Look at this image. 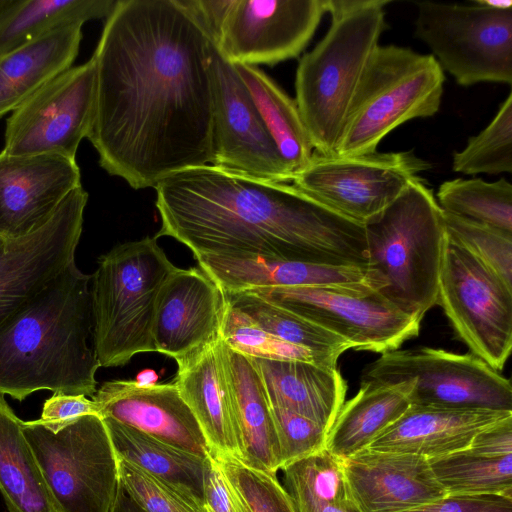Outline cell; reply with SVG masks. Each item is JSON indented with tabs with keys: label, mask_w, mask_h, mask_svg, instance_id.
<instances>
[{
	"label": "cell",
	"mask_w": 512,
	"mask_h": 512,
	"mask_svg": "<svg viewBox=\"0 0 512 512\" xmlns=\"http://www.w3.org/2000/svg\"><path fill=\"white\" fill-rule=\"evenodd\" d=\"M92 58L101 168L143 189L211 165L210 39L178 0H118Z\"/></svg>",
	"instance_id": "obj_1"
},
{
	"label": "cell",
	"mask_w": 512,
	"mask_h": 512,
	"mask_svg": "<svg viewBox=\"0 0 512 512\" xmlns=\"http://www.w3.org/2000/svg\"><path fill=\"white\" fill-rule=\"evenodd\" d=\"M161 227L200 256H261L367 267L365 227L293 184L213 165L179 171L156 186Z\"/></svg>",
	"instance_id": "obj_2"
},
{
	"label": "cell",
	"mask_w": 512,
	"mask_h": 512,
	"mask_svg": "<svg viewBox=\"0 0 512 512\" xmlns=\"http://www.w3.org/2000/svg\"><path fill=\"white\" fill-rule=\"evenodd\" d=\"M91 279L73 261L0 326L1 394H95Z\"/></svg>",
	"instance_id": "obj_3"
},
{
	"label": "cell",
	"mask_w": 512,
	"mask_h": 512,
	"mask_svg": "<svg viewBox=\"0 0 512 512\" xmlns=\"http://www.w3.org/2000/svg\"><path fill=\"white\" fill-rule=\"evenodd\" d=\"M388 0H327L331 24L299 60L295 101L314 151L334 156L349 110L386 28Z\"/></svg>",
	"instance_id": "obj_4"
},
{
	"label": "cell",
	"mask_w": 512,
	"mask_h": 512,
	"mask_svg": "<svg viewBox=\"0 0 512 512\" xmlns=\"http://www.w3.org/2000/svg\"><path fill=\"white\" fill-rule=\"evenodd\" d=\"M367 267L384 281L379 291L406 315L422 321L437 305L446 232L443 211L420 177L364 225Z\"/></svg>",
	"instance_id": "obj_5"
},
{
	"label": "cell",
	"mask_w": 512,
	"mask_h": 512,
	"mask_svg": "<svg viewBox=\"0 0 512 512\" xmlns=\"http://www.w3.org/2000/svg\"><path fill=\"white\" fill-rule=\"evenodd\" d=\"M176 269L155 237L112 248L98 259L91 279L93 346L100 367L126 365L156 352L152 329L156 301Z\"/></svg>",
	"instance_id": "obj_6"
},
{
	"label": "cell",
	"mask_w": 512,
	"mask_h": 512,
	"mask_svg": "<svg viewBox=\"0 0 512 512\" xmlns=\"http://www.w3.org/2000/svg\"><path fill=\"white\" fill-rule=\"evenodd\" d=\"M445 75L431 54L385 45L375 51L349 110L334 156L376 152L401 124L435 115Z\"/></svg>",
	"instance_id": "obj_7"
},
{
	"label": "cell",
	"mask_w": 512,
	"mask_h": 512,
	"mask_svg": "<svg viewBox=\"0 0 512 512\" xmlns=\"http://www.w3.org/2000/svg\"><path fill=\"white\" fill-rule=\"evenodd\" d=\"M55 512H110L118 486V458L101 416L61 423L23 422Z\"/></svg>",
	"instance_id": "obj_8"
},
{
	"label": "cell",
	"mask_w": 512,
	"mask_h": 512,
	"mask_svg": "<svg viewBox=\"0 0 512 512\" xmlns=\"http://www.w3.org/2000/svg\"><path fill=\"white\" fill-rule=\"evenodd\" d=\"M360 380V385L405 382L412 406L512 412L509 380L472 353L398 348L369 363Z\"/></svg>",
	"instance_id": "obj_9"
},
{
	"label": "cell",
	"mask_w": 512,
	"mask_h": 512,
	"mask_svg": "<svg viewBox=\"0 0 512 512\" xmlns=\"http://www.w3.org/2000/svg\"><path fill=\"white\" fill-rule=\"evenodd\" d=\"M415 36L463 87L512 84V9L421 1Z\"/></svg>",
	"instance_id": "obj_10"
},
{
	"label": "cell",
	"mask_w": 512,
	"mask_h": 512,
	"mask_svg": "<svg viewBox=\"0 0 512 512\" xmlns=\"http://www.w3.org/2000/svg\"><path fill=\"white\" fill-rule=\"evenodd\" d=\"M437 304L471 353L501 371L512 349V286L447 235Z\"/></svg>",
	"instance_id": "obj_11"
},
{
	"label": "cell",
	"mask_w": 512,
	"mask_h": 512,
	"mask_svg": "<svg viewBox=\"0 0 512 512\" xmlns=\"http://www.w3.org/2000/svg\"><path fill=\"white\" fill-rule=\"evenodd\" d=\"M430 167L413 151H376L354 157L325 156L314 151L292 183L335 213L365 225Z\"/></svg>",
	"instance_id": "obj_12"
},
{
	"label": "cell",
	"mask_w": 512,
	"mask_h": 512,
	"mask_svg": "<svg viewBox=\"0 0 512 512\" xmlns=\"http://www.w3.org/2000/svg\"><path fill=\"white\" fill-rule=\"evenodd\" d=\"M96 67L91 57L71 67L13 110L6 121L3 152L59 154L75 160L94 119Z\"/></svg>",
	"instance_id": "obj_13"
},
{
	"label": "cell",
	"mask_w": 512,
	"mask_h": 512,
	"mask_svg": "<svg viewBox=\"0 0 512 512\" xmlns=\"http://www.w3.org/2000/svg\"><path fill=\"white\" fill-rule=\"evenodd\" d=\"M340 336L354 350L385 353L419 333L406 315L379 291L356 294L320 287H266L250 291Z\"/></svg>",
	"instance_id": "obj_14"
},
{
	"label": "cell",
	"mask_w": 512,
	"mask_h": 512,
	"mask_svg": "<svg viewBox=\"0 0 512 512\" xmlns=\"http://www.w3.org/2000/svg\"><path fill=\"white\" fill-rule=\"evenodd\" d=\"M210 71L213 88L211 165L257 179L292 182L293 177L234 63L211 39Z\"/></svg>",
	"instance_id": "obj_15"
},
{
	"label": "cell",
	"mask_w": 512,
	"mask_h": 512,
	"mask_svg": "<svg viewBox=\"0 0 512 512\" xmlns=\"http://www.w3.org/2000/svg\"><path fill=\"white\" fill-rule=\"evenodd\" d=\"M326 13L327 0H231L210 39L232 63L274 65L298 57Z\"/></svg>",
	"instance_id": "obj_16"
},
{
	"label": "cell",
	"mask_w": 512,
	"mask_h": 512,
	"mask_svg": "<svg viewBox=\"0 0 512 512\" xmlns=\"http://www.w3.org/2000/svg\"><path fill=\"white\" fill-rule=\"evenodd\" d=\"M87 201L80 186L37 231L16 239L0 235V326L75 261Z\"/></svg>",
	"instance_id": "obj_17"
},
{
	"label": "cell",
	"mask_w": 512,
	"mask_h": 512,
	"mask_svg": "<svg viewBox=\"0 0 512 512\" xmlns=\"http://www.w3.org/2000/svg\"><path fill=\"white\" fill-rule=\"evenodd\" d=\"M226 305L223 290L205 272L176 267L157 297L155 351L177 364L199 354L220 338Z\"/></svg>",
	"instance_id": "obj_18"
},
{
	"label": "cell",
	"mask_w": 512,
	"mask_h": 512,
	"mask_svg": "<svg viewBox=\"0 0 512 512\" xmlns=\"http://www.w3.org/2000/svg\"><path fill=\"white\" fill-rule=\"evenodd\" d=\"M81 185L76 160L59 154L0 153V235L21 238L45 225Z\"/></svg>",
	"instance_id": "obj_19"
},
{
	"label": "cell",
	"mask_w": 512,
	"mask_h": 512,
	"mask_svg": "<svg viewBox=\"0 0 512 512\" xmlns=\"http://www.w3.org/2000/svg\"><path fill=\"white\" fill-rule=\"evenodd\" d=\"M92 400L102 418L113 419L201 458L212 456L197 419L174 383L107 381Z\"/></svg>",
	"instance_id": "obj_20"
},
{
	"label": "cell",
	"mask_w": 512,
	"mask_h": 512,
	"mask_svg": "<svg viewBox=\"0 0 512 512\" xmlns=\"http://www.w3.org/2000/svg\"><path fill=\"white\" fill-rule=\"evenodd\" d=\"M200 269L223 292L266 287H320L356 294L381 291L384 281L368 267L282 261L261 256H200Z\"/></svg>",
	"instance_id": "obj_21"
},
{
	"label": "cell",
	"mask_w": 512,
	"mask_h": 512,
	"mask_svg": "<svg viewBox=\"0 0 512 512\" xmlns=\"http://www.w3.org/2000/svg\"><path fill=\"white\" fill-rule=\"evenodd\" d=\"M343 469L361 512H403L447 495L418 455L367 447L343 460Z\"/></svg>",
	"instance_id": "obj_22"
},
{
	"label": "cell",
	"mask_w": 512,
	"mask_h": 512,
	"mask_svg": "<svg viewBox=\"0 0 512 512\" xmlns=\"http://www.w3.org/2000/svg\"><path fill=\"white\" fill-rule=\"evenodd\" d=\"M177 366L174 385L197 419L212 457H229L241 462L221 338Z\"/></svg>",
	"instance_id": "obj_23"
},
{
	"label": "cell",
	"mask_w": 512,
	"mask_h": 512,
	"mask_svg": "<svg viewBox=\"0 0 512 512\" xmlns=\"http://www.w3.org/2000/svg\"><path fill=\"white\" fill-rule=\"evenodd\" d=\"M512 412L410 406L368 448L427 459L465 450L485 428Z\"/></svg>",
	"instance_id": "obj_24"
},
{
	"label": "cell",
	"mask_w": 512,
	"mask_h": 512,
	"mask_svg": "<svg viewBox=\"0 0 512 512\" xmlns=\"http://www.w3.org/2000/svg\"><path fill=\"white\" fill-rule=\"evenodd\" d=\"M249 359L271 405L300 414L329 432L347 393V383L337 366L299 360Z\"/></svg>",
	"instance_id": "obj_25"
},
{
	"label": "cell",
	"mask_w": 512,
	"mask_h": 512,
	"mask_svg": "<svg viewBox=\"0 0 512 512\" xmlns=\"http://www.w3.org/2000/svg\"><path fill=\"white\" fill-rule=\"evenodd\" d=\"M221 347L232 395L241 462L276 475L280 470L279 445L262 380L248 357L229 348L222 339Z\"/></svg>",
	"instance_id": "obj_26"
},
{
	"label": "cell",
	"mask_w": 512,
	"mask_h": 512,
	"mask_svg": "<svg viewBox=\"0 0 512 512\" xmlns=\"http://www.w3.org/2000/svg\"><path fill=\"white\" fill-rule=\"evenodd\" d=\"M82 26H62L0 56V118L72 67Z\"/></svg>",
	"instance_id": "obj_27"
},
{
	"label": "cell",
	"mask_w": 512,
	"mask_h": 512,
	"mask_svg": "<svg viewBox=\"0 0 512 512\" xmlns=\"http://www.w3.org/2000/svg\"><path fill=\"white\" fill-rule=\"evenodd\" d=\"M411 406L405 382L392 385H360L345 401L327 434L326 449L341 460L369 447Z\"/></svg>",
	"instance_id": "obj_28"
},
{
	"label": "cell",
	"mask_w": 512,
	"mask_h": 512,
	"mask_svg": "<svg viewBox=\"0 0 512 512\" xmlns=\"http://www.w3.org/2000/svg\"><path fill=\"white\" fill-rule=\"evenodd\" d=\"M0 492L9 512H55L23 421L0 393Z\"/></svg>",
	"instance_id": "obj_29"
},
{
	"label": "cell",
	"mask_w": 512,
	"mask_h": 512,
	"mask_svg": "<svg viewBox=\"0 0 512 512\" xmlns=\"http://www.w3.org/2000/svg\"><path fill=\"white\" fill-rule=\"evenodd\" d=\"M118 0H0V56L65 25L107 18Z\"/></svg>",
	"instance_id": "obj_30"
},
{
	"label": "cell",
	"mask_w": 512,
	"mask_h": 512,
	"mask_svg": "<svg viewBox=\"0 0 512 512\" xmlns=\"http://www.w3.org/2000/svg\"><path fill=\"white\" fill-rule=\"evenodd\" d=\"M117 458L167 481L204 504L205 459L110 418H102Z\"/></svg>",
	"instance_id": "obj_31"
},
{
	"label": "cell",
	"mask_w": 512,
	"mask_h": 512,
	"mask_svg": "<svg viewBox=\"0 0 512 512\" xmlns=\"http://www.w3.org/2000/svg\"><path fill=\"white\" fill-rule=\"evenodd\" d=\"M247 86L279 154L294 178L309 163L314 148L295 99L258 67L234 63Z\"/></svg>",
	"instance_id": "obj_32"
},
{
	"label": "cell",
	"mask_w": 512,
	"mask_h": 512,
	"mask_svg": "<svg viewBox=\"0 0 512 512\" xmlns=\"http://www.w3.org/2000/svg\"><path fill=\"white\" fill-rule=\"evenodd\" d=\"M224 294L228 304L281 341L310 352L321 365L336 367L340 355L353 349L340 336L252 293Z\"/></svg>",
	"instance_id": "obj_33"
},
{
	"label": "cell",
	"mask_w": 512,
	"mask_h": 512,
	"mask_svg": "<svg viewBox=\"0 0 512 512\" xmlns=\"http://www.w3.org/2000/svg\"><path fill=\"white\" fill-rule=\"evenodd\" d=\"M284 488L297 512L353 501L343 469V460L326 448L281 469Z\"/></svg>",
	"instance_id": "obj_34"
},
{
	"label": "cell",
	"mask_w": 512,
	"mask_h": 512,
	"mask_svg": "<svg viewBox=\"0 0 512 512\" xmlns=\"http://www.w3.org/2000/svg\"><path fill=\"white\" fill-rule=\"evenodd\" d=\"M428 462L446 494L512 497V454L491 458L465 449Z\"/></svg>",
	"instance_id": "obj_35"
},
{
	"label": "cell",
	"mask_w": 512,
	"mask_h": 512,
	"mask_svg": "<svg viewBox=\"0 0 512 512\" xmlns=\"http://www.w3.org/2000/svg\"><path fill=\"white\" fill-rule=\"evenodd\" d=\"M435 198L444 212L512 234V185L505 178L448 180Z\"/></svg>",
	"instance_id": "obj_36"
},
{
	"label": "cell",
	"mask_w": 512,
	"mask_h": 512,
	"mask_svg": "<svg viewBox=\"0 0 512 512\" xmlns=\"http://www.w3.org/2000/svg\"><path fill=\"white\" fill-rule=\"evenodd\" d=\"M452 170L465 175L501 174L512 171V94L479 134L465 148L454 152Z\"/></svg>",
	"instance_id": "obj_37"
},
{
	"label": "cell",
	"mask_w": 512,
	"mask_h": 512,
	"mask_svg": "<svg viewBox=\"0 0 512 512\" xmlns=\"http://www.w3.org/2000/svg\"><path fill=\"white\" fill-rule=\"evenodd\" d=\"M230 487L236 512H297L276 475L234 458H216Z\"/></svg>",
	"instance_id": "obj_38"
},
{
	"label": "cell",
	"mask_w": 512,
	"mask_h": 512,
	"mask_svg": "<svg viewBox=\"0 0 512 512\" xmlns=\"http://www.w3.org/2000/svg\"><path fill=\"white\" fill-rule=\"evenodd\" d=\"M220 337L229 348L249 358L299 360L319 364L313 354L281 341L228 303Z\"/></svg>",
	"instance_id": "obj_39"
},
{
	"label": "cell",
	"mask_w": 512,
	"mask_h": 512,
	"mask_svg": "<svg viewBox=\"0 0 512 512\" xmlns=\"http://www.w3.org/2000/svg\"><path fill=\"white\" fill-rule=\"evenodd\" d=\"M443 211V210H442ZM446 235L512 286V234L443 211Z\"/></svg>",
	"instance_id": "obj_40"
},
{
	"label": "cell",
	"mask_w": 512,
	"mask_h": 512,
	"mask_svg": "<svg viewBox=\"0 0 512 512\" xmlns=\"http://www.w3.org/2000/svg\"><path fill=\"white\" fill-rule=\"evenodd\" d=\"M119 480L146 512H207L204 504L181 488L118 458Z\"/></svg>",
	"instance_id": "obj_41"
},
{
	"label": "cell",
	"mask_w": 512,
	"mask_h": 512,
	"mask_svg": "<svg viewBox=\"0 0 512 512\" xmlns=\"http://www.w3.org/2000/svg\"><path fill=\"white\" fill-rule=\"evenodd\" d=\"M280 452V470L326 447L328 432L314 421L271 405Z\"/></svg>",
	"instance_id": "obj_42"
},
{
	"label": "cell",
	"mask_w": 512,
	"mask_h": 512,
	"mask_svg": "<svg viewBox=\"0 0 512 512\" xmlns=\"http://www.w3.org/2000/svg\"><path fill=\"white\" fill-rule=\"evenodd\" d=\"M403 512H512V497L451 495Z\"/></svg>",
	"instance_id": "obj_43"
},
{
	"label": "cell",
	"mask_w": 512,
	"mask_h": 512,
	"mask_svg": "<svg viewBox=\"0 0 512 512\" xmlns=\"http://www.w3.org/2000/svg\"><path fill=\"white\" fill-rule=\"evenodd\" d=\"M203 500L207 512H236L233 496L219 461L205 459Z\"/></svg>",
	"instance_id": "obj_44"
},
{
	"label": "cell",
	"mask_w": 512,
	"mask_h": 512,
	"mask_svg": "<svg viewBox=\"0 0 512 512\" xmlns=\"http://www.w3.org/2000/svg\"><path fill=\"white\" fill-rule=\"evenodd\" d=\"M90 414L99 415L98 407L92 399L84 395L54 393L44 402L39 419L46 423H61Z\"/></svg>",
	"instance_id": "obj_45"
},
{
	"label": "cell",
	"mask_w": 512,
	"mask_h": 512,
	"mask_svg": "<svg viewBox=\"0 0 512 512\" xmlns=\"http://www.w3.org/2000/svg\"><path fill=\"white\" fill-rule=\"evenodd\" d=\"M467 449L491 458L512 454V415L476 434Z\"/></svg>",
	"instance_id": "obj_46"
},
{
	"label": "cell",
	"mask_w": 512,
	"mask_h": 512,
	"mask_svg": "<svg viewBox=\"0 0 512 512\" xmlns=\"http://www.w3.org/2000/svg\"><path fill=\"white\" fill-rule=\"evenodd\" d=\"M110 512H146L119 483Z\"/></svg>",
	"instance_id": "obj_47"
},
{
	"label": "cell",
	"mask_w": 512,
	"mask_h": 512,
	"mask_svg": "<svg viewBox=\"0 0 512 512\" xmlns=\"http://www.w3.org/2000/svg\"><path fill=\"white\" fill-rule=\"evenodd\" d=\"M316 512H361L354 501L339 505L325 506Z\"/></svg>",
	"instance_id": "obj_48"
},
{
	"label": "cell",
	"mask_w": 512,
	"mask_h": 512,
	"mask_svg": "<svg viewBox=\"0 0 512 512\" xmlns=\"http://www.w3.org/2000/svg\"><path fill=\"white\" fill-rule=\"evenodd\" d=\"M473 3L498 10L512 9L511 0H475Z\"/></svg>",
	"instance_id": "obj_49"
}]
</instances>
